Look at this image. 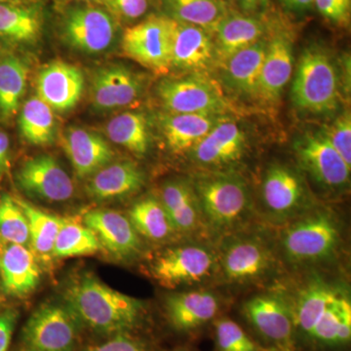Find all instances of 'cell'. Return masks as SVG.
I'll list each match as a JSON object with an SVG mask.
<instances>
[{
    "label": "cell",
    "instance_id": "cell-7",
    "mask_svg": "<svg viewBox=\"0 0 351 351\" xmlns=\"http://www.w3.org/2000/svg\"><path fill=\"white\" fill-rule=\"evenodd\" d=\"M157 95L172 114L223 115L228 108L223 90L203 73L164 80L157 87Z\"/></svg>",
    "mask_w": 351,
    "mask_h": 351
},
{
    "label": "cell",
    "instance_id": "cell-3",
    "mask_svg": "<svg viewBox=\"0 0 351 351\" xmlns=\"http://www.w3.org/2000/svg\"><path fill=\"white\" fill-rule=\"evenodd\" d=\"M341 230L336 219L326 211L302 214L284 230L281 247L293 265L324 262L338 250Z\"/></svg>",
    "mask_w": 351,
    "mask_h": 351
},
{
    "label": "cell",
    "instance_id": "cell-23",
    "mask_svg": "<svg viewBox=\"0 0 351 351\" xmlns=\"http://www.w3.org/2000/svg\"><path fill=\"white\" fill-rule=\"evenodd\" d=\"M293 61V44L287 36L278 34L267 43L258 99L267 103H276L280 99L284 88L292 77Z\"/></svg>",
    "mask_w": 351,
    "mask_h": 351
},
{
    "label": "cell",
    "instance_id": "cell-5",
    "mask_svg": "<svg viewBox=\"0 0 351 351\" xmlns=\"http://www.w3.org/2000/svg\"><path fill=\"white\" fill-rule=\"evenodd\" d=\"M60 34L71 49L99 55L110 49L117 40V21L94 4L71 6L60 20Z\"/></svg>",
    "mask_w": 351,
    "mask_h": 351
},
{
    "label": "cell",
    "instance_id": "cell-47",
    "mask_svg": "<svg viewBox=\"0 0 351 351\" xmlns=\"http://www.w3.org/2000/svg\"><path fill=\"white\" fill-rule=\"evenodd\" d=\"M9 149V138L6 133L0 131V171L6 165Z\"/></svg>",
    "mask_w": 351,
    "mask_h": 351
},
{
    "label": "cell",
    "instance_id": "cell-16",
    "mask_svg": "<svg viewBox=\"0 0 351 351\" xmlns=\"http://www.w3.org/2000/svg\"><path fill=\"white\" fill-rule=\"evenodd\" d=\"M215 63L213 34L199 27L171 19L172 68L202 73Z\"/></svg>",
    "mask_w": 351,
    "mask_h": 351
},
{
    "label": "cell",
    "instance_id": "cell-50",
    "mask_svg": "<svg viewBox=\"0 0 351 351\" xmlns=\"http://www.w3.org/2000/svg\"><path fill=\"white\" fill-rule=\"evenodd\" d=\"M170 351H191L189 348H186V346H178V348H174V350Z\"/></svg>",
    "mask_w": 351,
    "mask_h": 351
},
{
    "label": "cell",
    "instance_id": "cell-49",
    "mask_svg": "<svg viewBox=\"0 0 351 351\" xmlns=\"http://www.w3.org/2000/svg\"><path fill=\"white\" fill-rule=\"evenodd\" d=\"M78 1L88 4H101V0H78Z\"/></svg>",
    "mask_w": 351,
    "mask_h": 351
},
{
    "label": "cell",
    "instance_id": "cell-19",
    "mask_svg": "<svg viewBox=\"0 0 351 351\" xmlns=\"http://www.w3.org/2000/svg\"><path fill=\"white\" fill-rule=\"evenodd\" d=\"M85 225L101 246L117 258H130L141 250L140 237L130 219L112 210H94L86 214Z\"/></svg>",
    "mask_w": 351,
    "mask_h": 351
},
{
    "label": "cell",
    "instance_id": "cell-27",
    "mask_svg": "<svg viewBox=\"0 0 351 351\" xmlns=\"http://www.w3.org/2000/svg\"><path fill=\"white\" fill-rule=\"evenodd\" d=\"M160 202L175 232H193L205 225L195 189L188 182L174 180L166 182Z\"/></svg>",
    "mask_w": 351,
    "mask_h": 351
},
{
    "label": "cell",
    "instance_id": "cell-31",
    "mask_svg": "<svg viewBox=\"0 0 351 351\" xmlns=\"http://www.w3.org/2000/svg\"><path fill=\"white\" fill-rule=\"evenodd\" d=\"M167 17L214 34L228 10L223 0H165Z\"/></svg>",
    "mask_w": 351,
    "mask_h": 351
},
{
    "label": "cell",
    "instance_id": "cell-44",
    "mask_svg": "<svg viewBox=\"0 0 351 351\" xmlns=\"http://www.w3.org/2000/svg\"><path fill=\"white\" fill-rule=\"evenodd\" d=\"M17 317V313L11 309L0 313V351H8Z\"/></svg>",
    "mask_w": 351,
    "mask_h": 351
},
{
    "label": "cell",
    "instance_id": "cell-46",
    "mask_svg": "<svg viewBox=\"0 0 351 351\" xmlns=\"http://www.w3.org/2000/svg\"><path fill=\"white\" fill-rule=\"evenodd\" d=\"M284 4L295 12H304L314 6V0H283Z\"/></svg>",
    "mask_w": 351,
    "mask_h": 351
},
{
    "label": "cell",
    "instance_id": "cell-29",
    "mask_svg": "<svg viewBox=\"0 0 351 351\" xmlns=\"http://www.w3.org/2000/svg\"><path fill=\"white\" fill-rule=\"evenodd\" d=\"M219 117L195 113L164 115L161 128L166 144L176 154L191 151L208 132L223 119Z\"/></svg>",
    "mask_w": 351,
    "mask_h": 351
},
{
    "label": "cell",
    "instance_id": "cell-35",
    "mask_svg": "<svg viewBox=\"0 0 351 351\" xmlns=\"http://www.w3.org/2000/svg\"><path fill=\"white\" fill-rule=\"evenodd\" d=\"M129 219L138 234L154 241L168 239L175 232L160 200L154 197L135 203L129 212Z\"/></svg>",
    "mask_w": 351,
    "mask_h": 351
},
{
    "label": "cell",
    "instance_id": "cell-45",
    "mask_svg": "<svg viewBox=\"0 0 351 351\" xmlns=\"http://www.w3.org/2000/svg\"><path fill=\"white\" fill-rule=\"evenodd\" d=\"M239 13L256 16L269 7V0H230Z\"/></svg>",
    "mask_w": 351,
    "mask_h": 351
},
{
    "label": "cell",
    "instance_id": "cell-20",
    "mask_svg": "<svg viewBox=\"0 0 351 351\" xmlns=\"http://www.w3.org/2000/svg\"><path fill=\"white\" fill-rule=\"evenodd\" d=\"M246 149L244 131L232 120L221 119L195 145L193 159L200 165L223 166L239 160Z\"/></svg>",
    "mask_w": 351,
    "mask_h": 351
},
{
    "label": "cell",
    "instance_id": "cell-4",
    "mask_svg": "<svg viewBox=\"0 0 351 351\" xmlns=\"http://www.w3.org/2000/svg\"><path fill=\"white\" fill-rule=\"evenodd\" d=\"M292 99L304 112L326 113L336 110L339 103V80L336 66L324 50L307 48L300 58Z\"/></svg>",
    "mask_w": 351,
    "mask_h": 351
},
{
    "label": "cell",
    "instance_id": "cell-48",
    "mask_svg": "<svg viewBox=\"0 0 351 351\" xmlns=\"http://www.w3.org/2000/svg\"><path fill=\"white\" fill-rule=\"evenodd\" d=\"M39 0H0V4L9 3V4H31L38 3Z\"/></svg>",
    "mask_w": 351,
    "mask_h": 351
},
{
    "label": "cell",
    "instance_id": "cell-33",
    "mask_svg": "<svg viewBox=\"0 0 351 351\" xmlns=\"http://www.w3.org/2000/svg\"><path fill=\"white\" fill-rule=\"evenodd\" d=\"M29 68L17 57L0 60V114L11 119L20 108L27 89Z\"/></svg>",
    "mask_w": 351,
    "mask_h": 351
},
{
    "label": "cell",
    "instance_id": "cell-17",
    "mask_svg": "<svg viewBox=\"0 0 351 351\" xmlns=\"http://www.w3.org/2000/svg\"><path fill=\"white\" fill-rule=\"evenodd\" d=\"M274 258L260 239L242 237L226 245L221 258L223 276L230 282L255 280L269 271Z\"/></svg>",
    "mask_w": 351,
    "mask_h": 351
},
{
    "label": "cell",
    "instance_id": "cell-24",
    "mask_svg": "<svg viewBox=\"0 0 351 351\" xmlns=\"http://www.w3.org/2000/svg\"><path fill=\"white\" fill-rule=\"evenodd\" d=\"M267 43L265 38L235 53L221 64L223 82L228 89L240 97L257 98L258 82Z\"/></svg>",
    "mask_w": 351,
    "mask_h": 351
},
{
    "label": "cell",
    "instance_id": "cell-25",
    "mask_svg": "<svg viewBox=\"0 0 351 351\" xmlns=\"http://www.w3.org/2000/svg\"><path fill=\"white\" fill-rule=\"evenodd\" d=\"M142 169L129 160L108 164L91 176L86 186L88 196L97 200L119 199L137 193L145 184Z\"/></svg>",
    "mask_w": 351,
    "mask_h": 351
},
{
    "label": "cell",
    "instance_id": "cell-15",
    "mask_svg": "<svg viewBox=\"0 0 351 351\" xmlns=\"http://www.w3.org/2000/svg\"><path fill=\"white\" fill-rule=\"evenodd\" d=\"M84 87L82 69L64 61L45 64L36 76V96L53 112L73 110L82 99Z\"/></svg>",
    "mask_w": 351,
    "mask_h": 351
},
{
    "label": "cell",
    "instance_id": "cell-41",
    "mask_svg": "<svg viewBox=\"0 0 351 351\" xmlns=\"http://www.w3.org/2000/svg\"><path fill=\"white\" fill-rule=\"evenodd\" d=\"M101 4L117 22L137 21L149 8V0H101Z\"/></svg>",
    "mask_w": 351,
    "mask_h": 351
},
{
    "label": "cell",
    "instance_id": "cell-11",
    "mask_svg": "<svg viewBox=\"0 0 351 351\" xmlns=\"http://www.w3.org/2000/svg\"><path fill=\"white\" fill-rule=\"evenodd\" d=\"M263 207L276 221L302 216L308 207V193L301 175L282 164L270 166L262 184Z\"/></svg>",
    "mask_w": 351,
    "mask_h": 351
},
{
    "label": "cell",
    "instance_id": "cell-18",
    "mask_svg": "<svg viewBox=\"0 0 351 351\" xmlns=\"http://www.w3.org/2000/svg\"><path fill=\"white\" fill-rule=\"evenodd\" d=\"M168 322L175 331L189 334L199 331L218 317V298L207 291H191L170 295L165 302Z\"/></svg>",
    "mask_w": 351,
    "mask_h": 351
},
{
    "label": "cell",
    "instance_id": "cell-34",
    "mask_svg": "<svg viewBox=\"0 0 351 351\" xmlns=\"http://www.w3.org/2000/svg\"><path fill=\"white\" fill-rule=\"evenodd\" d=\"M21 135L32 145L51 144L56 135L54 113L38 96L31 97L21 110Z\"/></svg>",
    "mask_w": 351,
    "mask_h": 351
},
{
    "label": "cell",
    "instance_id": "cell-40",
    "mask_svg": "<svg viewBox=\"0 0 351 351\" xmlns=\"http://www.w3.org/2000/svg\"><path fill=\"white\" fill-rule=\"evenodd\" d=\"M330 144L351 167V117L346 112L323 131Z\"/></svg>",
    "mask_w": 351,
    "mask_h": 351
},
{
    "label": "cell",
    "instance_id": "cell-28",
    "mask_svg": "<svg viewBox=\"0 0 351 351\" xmlns=\"http://www.w3.org/2000/svg\"><path fill=\"white\" fill-rule=\"evenodd\" d=\"M43 14L40 4H0V38L18 45L40 40Z\"/></svg>",
    "mask_w": 351,
    "mask_h": 351
},
{
    "label": "cell",
    "instance_id": "cell-2",
    "mask_svg": "<svg viewBox=\"0 0 351 351\" xmlns=\"http://www.w3.org/2000/svg\"><path fill=\"white\" fill-rule=\"evenodd\" d=\"M193 189L204 223L215 232H228L239 226L250 209L248 189L239 176H198Z\"/></svg>",
    "mask_w": 351,
    "mask_h": 351
},
{
    "label": "cell",
    "instance_id": "cell-37",
    "mask_svg": "<svg viewBox=\"0 0 351 351\" xmlns=\"http://www.w3.org/2000/svg\"><path fill=\"white\" fill-rule=\"evenodd\" d=\"M101 248L100 242L90 228L64 219L55 241L53 257L73 258L92 255Z\"/></svg>",
    "mask_w": 351,
    "mask_h": 351
},
{
    "label": "cell",
    "instance_id": "cell-42",
    "mask_svg": "<svg viewBox=\"0 0 351 351\" xmlns=\"http://www.w3.org/2000/svg\"><path fill=\"white\" fill-rule=\"evenodd\" d=\"M86 351H149L145 341L132 336L130 332H119L101 345L92 346Z\"/></svg>",
    "mask_w": 351,
    "mask_h": 351
},
{
    "label": "cell",
    "instance_id": "cell-30",
    "mask_svg": "<svg viewBox=\"0 0 351 351\" xmlns=\"http://www.w3.org/2000/svg\"><path fill=\"white\" fill-rule=\"evenodd\" d=\"M338 295L323 283H315L302 291L292 306L295 351H301L318 324L330 302Z\"/></svg>",
    "mask_w": 351,
    "mask_h": 351
},
{
    "label": "cell",
    "instance_id": "cell-6",
    "mask_svg": "<svg viewBox=\"0 0 351 351\" xmlns=\"http://www.w3.org/2000/svg\"><path fill=\"white\" fill-rule=\"evenodd\" d=\"M242 315L256 341L271 351H295L292 306L274 294L256 295L242 306Z\"/></svg>",
    "mask_w": 351,
    "mask_h": 351
},
{
    "label": "cell",
    "instance_id": "cell-14",
    "mask_svg": "<svg viewBox=\"0 0 351 351\" xmlns=\"http://www.w3.org/2000/svg\"><path fill=\"white\" fill-rule=\"evenodd\" d=\"M17 181L27 195L48 202H63L75 193L68 173L54 157L46 154L25 161L18 171Z\"/></svg>",
    "mask_w": 351,
    "mask_h": 351
},
{
    "label": "cell",
    "instance_id": "cell-36",
    "mask_svg": "<svg viewBox=\"0 0 351 351\" xmlns=\"http://www.w3.org/2000/svg\"><path fill=\"white\" fill-rule=\"evenodd\" d=\"M15 200L27 219L32 250L43 257L53 256L55 241L64 219L45 213L21 198Z\"/></svg>",
    "mask_w": 351,
    "mask_h": 351
},
{
    "label": "cell",
    "instance_id": "cell-22",
    "mask_svg": "<svg viewBox=\"0 0 351 351\" xmlns=\"http://www.w3.org/2000/svg\"><path fill=\"white\" fill-rule=\"evenodd\" d=\"M265 32V23L257 16L228 12L213 34L216 63L221 64L235 53L262 40Z\"/></svg>",
    "mask_w": 351,
    "mask_h": 351
},
{
    "label": "cell",
    "instance_id": "cell-32",
    "mask_svg": "<svg viewBox=\"0 0 351 351\" xmlns=\"http://www.w3.org/2000/svg\"><path fill=\"white\" fill-rule=\"evenodd\" d=\"M108 138L136 156H143L149 147V131L142 112L120 113L106 126Z\"/></svg>",
    "mask_w": 351,
    "mask_h": 351
},
{
    "label": "cell",
    "instance_id": "cell-38",
    "mask_svg": "<svg viewBox=\"0 0 351 351\" xmlns=\"http://www.w3.org/2000/svg\"><path fill=\"white\" fill-rule=\"evenodd\" d=\"M214 327L216 351H271L263 348L237 321L217 317Z\"/></svg>",
    "mask_w": 351,
    "mask_h": 351
},
{
    "label": "cell",
    "instance_id": "cell-21",
    "mask_svg": "<svg viewBox=\"0 0 351 351\" xmlns=\"http://www.w3.org/2000/svg\"><path fill=\"white\" fill-rule=\"evenodd\" d=\"M63 147L80 178L91 177L110 163L112 147L99 134L80 127H69L62 138Z\"/></svg>",
    "mask_w": 351,
    "mask_h": 351
},
{
    "label": "cell",
    "instance_id": "cell-39",
    "mask_svg": "<svg viewBox=\"0 0 351 351\" xmlns=\"http://www.w3.org/2000/svg\"><path fill=\"white\" fill-rule=\"evenodd\" d=\"M0 237L11 244L29 243L27 219L15 198L9 195L0 199Z\"/></svg>",
    "mask_w": 351,
    "mask_h": 351
},
{
    "label": "cell",
    "instance_id": "cell-43",
    "mask_svg": "<svg viewBox=\"0 0 351 351\" xmlns=\"http://www.w3.org/2000/svg\"><path fill=\"white\" fill-rule=\"evenodd\" d=\"M314 5L330 22L346 24L350 18L351 0H314Z\"/></svg>",
    "mask_w": 351,
    "mask_h": 351
},
{
    "label": "cell",
    "instance_id": "cell-1",
    "mask_svg": "<svg viewBox=\"0 0 351 351\" xmlns=\"http://www.w3.org/2000/svg\"><path fill=\"white\" fill-rule=\"evenodd\" d=\"M68 308L80 324L101 332H130L142 319L143 302L85 274L66 293Z\"/></svg>",
    "mask_w": 351,
    "mask_h": 351
},
{
    "label": "cell",
    "instance_id": "cell-13",
    "mask_svg": "<svg viewBox=\"0 0 351 351\" xmlns=\"http://www.w3.org/2000/svg\"><path fill=\"white\" fill-rule=\"evenodd\" d=\"M142 78L123 64L97 69L90 80V96L96 110L110 112L130 106L143 91Z\"/></svg>",
    "mask_w": 351,
    "mask_h": 351
},
{
    "label": "cell",
    "instance_id": "cell-9",
    "mask_svg": "<svg viewBox=\"0 0 351 351\" xmlns=\"http://www.w3.org/2000/svg\"><path fill=\"white\" fill-rule=\"evenodd\" d=\"M80 326L68 307L45 304L36 309L23 331L25 351H73Z\"/></svg>",
    "mask_w": 351,
    "mask_h": 351
},
{
    "label": "cell",
    "instance_id": "cell-8",
    "mask_svg": "<svg viewBox=\"0 0 351 351\" xmlns=\"http://www.w3.org/2000/svg\"><path fill=\"white\" fill-rule=\"evenodd\" d=\"M126 57L157 73H166L171 64V19L151 16L127 27L121 39Z\"/></svg>",
    "mask_w": 351,
    "mask_h": 351
},
{
    "label": "cell",
    "instance_id": "cell-10",
    "mask_svg": "<svg viewBox=\"0 0 351 351\" xmlns=\"http://www.w3.org/2000/svg\"><path fill=\"white\" fill-rule=\"evenodd\" d=\"M295 156L302 169L328 191H339L350 184V166L321 132L306 133L295 141Z\"/></svg>",
    "mask_w": 351,
    "mask_h": 351
},
{
    "label": "cell",
    "instance_id": "cell-12",
    "mask_svg": "<svg viewBox=\"0 0 351 351\" xmlns=\"http://www.w3.org/2000/svg\"><path fill=\"white\" fill-rule=\"evenodd\" d=\"M216 257L202 245H184L166 251L154 261L152 274L159 283L174 288L202 281L213 272Z\"/></svg>",
    "mask_w": 351,
    "mask_h": 351
},
{
    "label": "cell",
    "instance_id": "cell-26",
    "mask_svg": "<svg viewBox=\"0 0 351 351\" xmlns=\"http://www.w3.org/2000/svg\"><path fill=\"white\" fill-rule=\"evenodd\" d=\"M0 276L6 293L25 295L38 285L40 269L29 249L10 243L0 253Z\"/></svg>",
    "mask_w": 351,
    "mask_h": 351
}]
</instances>
